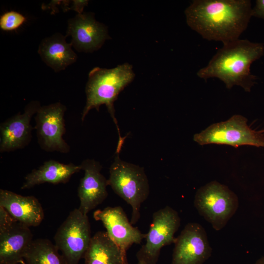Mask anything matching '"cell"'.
Wrapping results in <instances>:
<instances>
[{"instance_id": "obj_1", "label": "cell", "mask_w": 264, "mask_h": 264, "mask_svg": "<svg viewBox=\"0 0 264 264\" xmlns=\"http://www.w3.org/2000/svg\"><path fill=\"white\" fill-rule=\"evenodd\" d=\"M252 11L249 0H195L185 14L188 26L203 38L224 44L239 39Z\"/></svg>"}, {"instance_id": "obj_2", "label": "cell", "mask_w": 264, "mask_h": 264, "mask_svg": "<svg viewBox=\"0 0 264 264\" xmlns=\"http://www.w3.org/2000/svg\"><path fill=\"white\" fill-rule=\"evenodd\" d=\"M264 54V44L238 39L223 44L197 75L204 80L217 78L228 89L238 86L250 92L257 79L251 73V65Z\"/></svg>"}, {"instance_id": "obj_3", "label": "cell", "mask_w": 264, "mask_h": 264, "mask_svg": "<svg viewBox=\"0 0 264 264\" xmlns=\"http://www.w3.org/2000/svg\"><path fill=\"white\" fill-rule=\"evenodd\" d=\"M134 77L132 66L128 63L110 69L95 67L91 69L86 86V103L82 113L81 121H84L90 110L95 109L99 111L100 107L105 105L117 127L119 141L124 140V138L120 136L114 116L113 104L119 93Z\"/></svg>"}, {"instance_id": "obj_4", "label": "cell", "mask_w": 264, "mask_h": 264, "mask_svg": "<svg viewBox=\"0 0 264 264\" xmlns=\"http://www.w3.org/2000/svg\"><path fill=\"white\" fill-rule=\"evenodd\" d=\"M116 155L110 168L108 185L132 208L131 222L135 224L140 217L141 204L150 193L149 184L144 168L122 160Z\"/></svg>"}, {"instance_id": "obj_5", "label": "cell", "mask_w": 264, "mask_h": 264, "mask_svg": "<svg viewBox=\"0 0 264 264\" xmlns=\"http://www.w3.org/2000/svg\"><path fill=\"white\" fill-rule=\"evenodd\" d=\"M194 205L200 215L215 230L219 231L235 214L239 200L237 196L227 186L212 181L197 190Z\"/></svg>"}, {"instance_id": "obj_6", "label": "cell", "mask_w": 264, "mask_h": 264, "mask_svg": "<svg viewBox=\"0 0 264 264\" xmlns=\"http://www.w3.org/2000/svg\"><path fill=\"white\" fill-rule=\"evenodd\" d=\"M262 131L252 129L247 119L236 114L228 120L211 125L194 135V140L200 145L219 144L238 148L242 145L264 148V134Z\"/></svg>"}, {"instance_id": "obj_7", "label": "cell", "mask_w": 264, "mask_h": 264, "mask_svg": "<svg viewBox=\"0 0 264 264\" xmlns=\"http://www.w3.org/2000/svg\"><path fill=\"white\" fill-rule=\"evenodd\" d=\"M91 239L88 216L78 208L69 213L54 237V244L66 264H78L84 258Z\"/></svg>"}, {"instance_id": "obj_8", "label": "cell", "mask_w": 264, "mask_h": 264, "mask_svg": "<svg viewBox=\"0 0 264 264\" xmlns=\"http://www.w3.org/2000/svg\"><path fill=\"white\" fill-rule=\"evenodd\" d=\"M180 225L178 213L171 207L167 206L155 212L146 234V243L136 253L138 263L156 264L161 248L175 243L174 235Z\"/></svg>"}, {"instance_id": "obj_9", "label": "cell", "mask_w": 264, "mask_h": 264, "mask_svg": "<svg viewBox=\"0 0 264 264\" xmlns=\"http://www.w3.org/2000/svg\"><path fill=\"white\" fill-rule=\"evenodd\" d=\"M66 107L61 102L41 106L35 115L37 141L41 148L48 152L68 153L70 147L63 138Z\"/></svg>"}, {"instance_id": "obj_10", "label": "cell", "mask_w": 264, "mask_h": 264, "mask_svg": "<svg viewBox=\"0 0 264 264\" xmlns=\"http://www.w3.org/2000/svg\"><path fill=\"white\" fill-rule=\"evenodd\" d=\"M174 243L171 264H203L211 255L206 232L198 223L186 224Z\"/></svg>"}, {"instance_id": "obj_11", "label": "cell", "mask_w": 264, "mask_h": 264, "mask_svg": "<svg viewBox=\"0 0 264 264\" xmlns=\"http://www.w3.org/2000/svg\"><path fill=\"white\" fill-rule=\"evenodd\" d=\"M41 106L39 101H31L20 112L0 125V152H10L27 146L32 138L33 128L31 121Z\"/></svg>"}, {"instance_id": "obj_12", "label": "cell", "mask_w": 264, "mask_h": 264, "mask_svg": "<svg viewBox=\"0 0 264 264\" xmlns=\"http://www.w3.org/2000/svg\"><path fill=\"white\" fill-rule=\"evenodd\" d=\"M93 218L102 222L110 239L126 252L132 244H139L146 238V234L132 225L121 206L97 209L93 213Z\"/></svg>"}, {"instance_id": "obj_13", "label": "cell", "mask_w": 264, "mask_h": 264, "mask_svg": "<svg viewBox=\"0 0 264 264\" xmlns=\"http://www.w3.org/2000/svg\"><path fill=\"white\" fill-rule=\"evenodd\" d=\"M79 52H92L100 48L109 38L107 29L96 21L92 13L77 14L68 21L66 35Z\"/></svg>"}, {"instance_id": "obj_14", "label": "cell", "mask_w": 264, "mask_h": 264, "mask_svg": "<svg viewBox=\"0 0 264 264\" xmlns=\"http://www.w3.org/2000/svg\"><path fill=\"white\" fill-rule=\"evenodd\" d=\"M80 165L81 170L84 171V175L78 187L80 200L78 208L87 215L108 197V179L101 173L102 165L94 159H86Z\"/></svg>"}, {"instance_id": "obj_15", "label": "cell", "mask_w": 264, "mask_h": 264, "mask_svg": "<svg viewBox=\"0 0 264 264\" xmlns=\"http://www.w3.org/2000/svg\"><path fill=\"white\" fill-rule=\"evenodd\" d=\"M0 206L17 221L28 227L39 226L44 218V212L34 196H24L11 191L0 190Z\"/></svg>"}, {"instance_id": "obj_16", "label": "cell", "mask_w": 264, "mask_h": 264, "mask_svg": "<svg viewBox=\"0 0 264 264\" xmlns=\"http://www.w3.org/2000/svg\"><path fill=\"white\" fill-rule=\"evenodd\" d=\"M33 240L29 227L15 221L0 232V264H21Z\"/></svg>"}, {"instance_id": "obj_17", "label": "cell", "mask_w": 264, "mask_h": 264, "mask_svg": "<svg viewBox=\"0 0 264 264\" xmlns=\"http://www.w3.org/2000/svg\"><path fill=\"white\" fill-rule=\"evenodd\" d=\"M66 38V36L56 33L44 38L39 46L38 52L41 58L56 72L65 69L77 61V55Z\"/></svg>"}, {"instance_id": "obj_18", "label": "cell", "mask_w": 264, "mask_h": 264, "mask_svg": "<svg viewBox=\"0 0 264 264\" xmlns=\"http://www.w3.org/2000/svg\"><path fill=\"white\" fill-rule=\"evenodd\" d=\"M80 171L82 170L80 165L72 163L64 164L50 159L25 176L21 189H30L45 183L53 184L66 183L73 175Z\"/></svg>"}, {"instance_id": "obj_19", "label": "cell", "mask_w": 264, "mask_h": 264, "mask_svg": "<svg viewBox=\"0 0 264 264\" xmlns=\"http://www.w3.org/2000/svg\"><path fill=\"white\" fill-rule=\"evenodd\" d=\"M84 258L85 264H128L126 252L106 231H98L91 237Z\"/></svg>"}, {"instance_id": "obj_20", "label": "cell", "mask_w": 264, "mask_h": 264, "mask_svg": "<svg viewBox=\"0 0 264 264\" xmlns=\"http://www.w3.org/2000/svg\"><path fill=\"white\" fill-rule=\"evenodd\" d=\"M21 264H66L59 251L50 240L37 239L33 241Z\"/></svg>"}, {"instance_id": "obj_21", "label": "cell", "mask_w": 264, "mask_h": 264, "mask_svg": "<svg viewBox=\"0 0 264 264\" xmlns=\"http://www.w3.org/2000/svg\"><path fill=\"white\" fill-rule=\"evenodd\" d=\"M25 21V17L18 12H6L0 17V28L5 31H13L21 27Z\"/></svg>"}, {"instance_id": "obj_22", "label": "cell", "mask_w": 264, "mask_h": 264, "mask_svg": "<svg viewBox=\"0 0 264 264\" xmlns=\"http://www.w3.org/2000/svg\"><path fill=\"white\" fill-rule=\"evenodd\" d=\"M88 2V0H63L62 8L64 11L71 10L76 11L77 14H81Z\"/></svg>"}, {"instance_id": "obj_23", "label": "cell", "mask_w": 264, "mask_h": 264, "mask_svg": "<svg viewBox=\"0 0 264 264\" xmlns=\"http://www.w3.org/2000/svg\"><path fill=\"white\" fill-rule=\"evenodd\" d=\"M15 221L9 213L0 206V232L6 229Z\"/></svg>"}, {"instance_id": "obj_24", "label": "cell", "mask_w": 264, "mask_h": 264, "mask_svg": "<svg viewBox=\"0 0 264 264\" xmlns=\"http://www.w3.org/2000/svg\"><path fill=\"white\" fill-rule=\"evenodd\" d=\"M252 15L264 19V0H257L255 6L252 8Z\"/></svg>"}, {"instance_id": "obj_25", "label": "cell", "mask_w": 264, "mask_h": 264, "mask_svg": "<svg viewBox=\"0 0 264 264\" xmlns=\"http://www.w3.org/2000/svg\"><path fill=\"white\" fill-rule=\"evenodd\" d=\"M254 264H264V257L260 259Z\"/></svg>"}, {"instance_id": "obj_26", "label": "cell", "mask_w": 264, "mask_h": 264, "mask_svg": "<svg viewBox=\"0 0 264 264\" xmlns=\"http://www.w3.org/2000/svg\"><path fill=\"white\" fill-rule=\"evenodd\" d=\"M137 264H140L137 263Z\"/></svg>"}]
</instances>
